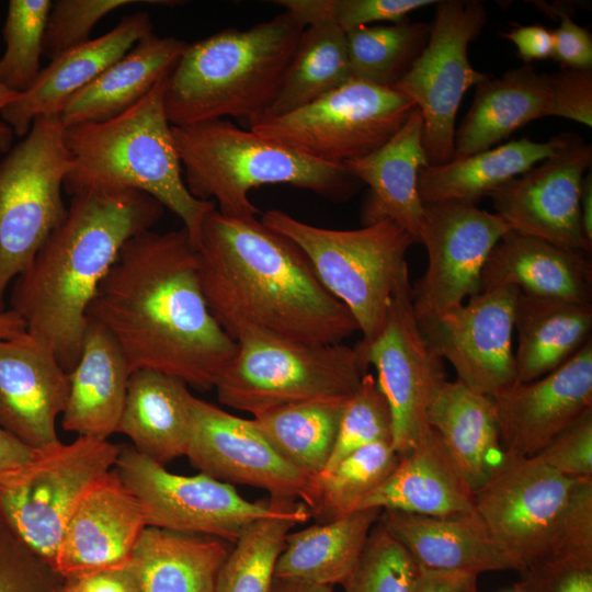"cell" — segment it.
I'll list each match as a JSON object with an SVG mask.
<instances>
[{"label":"cell","mask_w":592,"mask_h":592,"mask_svg":"<svg viewBox=\"0 0 592 592\" xmlns=\"http://www.w3.org/2000/svg\"><path fill=\"white\" fill-rule=\"evenodd\" d=\"M88 317L114 338L130 373L152 369L201 390L214 389L237 349L208 308L198 251L184 228L130 238Z\"/></svg>","instance_id":"obj_1"},{"label":"cell","mask_w":592,"mask_h":592,"mask_svg":"<svg viewBox=\"0 0 592 592\" xmlns=\"http://www.w3.org/2000/svg\"><path fill=\"white\" fill-rule=\"evenodd\" d=\"M235 341L214 389L221 405L253 417L300 402L348 401L366 373L356 349L343 343L307 344L255 328Z\"/></svg>","instance_id":"obj_7"},{"label":"cell","mask_w":592,"mask_h":592,"mask_svg":"<svg viewBox=\"0 0 592 592\" xmlns=\"http://www.w3.org/2000/svg\"><path fill=\"white\" fill-rule=\"evenodd\" d=\"M363 364L373 365L391 413L392 446L410 452L430 428L426 410L447 380L444 360L425 341L414 314L408 270L392 293L385 325L368 344L355 346Z\"/></svg>","instance_id":"obj_15"},{"label":"cell","mask_w":592,"mask_h":592,"mask_svg":"<svg viewBox=\"0 0 592 592\" xmlns=\"http://www.w3.org/2000/svg\"><path fill=\"white\" fill-rule=\"evenodd\" d=\"M68 374L62 429L96 439L117 433L132 373L114 338L89 317L79 358Z\"/></svg>","instance_id":"obj_28"},{"label":"cell","mask_w":592,"mask_h":592,"mask_svg":"<svg viewBox=\"0 0 592 592\" xmlns=\"http://www.w3.org/2000/svg\"><path fill=\"white\" fill-rule=\"evenodd\" d=\"M511 228L496 213L458 201L424 204L419 242L428 265L411 285L418 321L439 317L481 292L486 261Z\"/></svg>","instance_id":"obj_16"},{"label":"cell","mask_w":592,"mask_h":592,"mask_svg":"<svg viewBox=\"0 0 592 592\" xmlns=\"http://www.w3.org/2000/svg\"><path fill=\"white\" fill-rule=\"evenodd\" d=\"M16 94L0 84V153L4 155L11 149L15 135L12 128L1 118V111Z\"/></svg>","instance_id":"obj_59"},{"label":"cell","mask_w":592,"mask_h":592,"mask_svg":"<svg viewBox=\"0 0 592 592\" xmlns=\"http://www.w3.org/2000/svg\"><path fill=\"white\" fill-rule=\"evenodd\" d=\"M229 550L216 537L147 526L129 568L140 592H215Z\"/></svg>","instance_id":"obj_35"},{"label":"cell","mask_w":592,"mask_h":592,"mask_svg":"<svg viewBox=\"0 0 592 592\" xmlns=\"http://www.w3.org/2000/svg\"><path fill=\"white\" fill-rule=\"evenodd\" d=\"M270 592H333V587L274 578Z\"/></svg>","instance_id":"obj_58"},{"label":"cell","mask_w":592,"mask_h":592,"mask_svg":"<svg viewBox=\"0 0 592 592\" xmlns=\"http://www.w3.org/2000/svg\"><path fill=\"white\" fill-rule=\"evenodd\" d=\"M69 394V374L53 349L24 331L0 340V426L34 449L59 442L56 419Z\"/></svg>","instance_id":"obj_22"},{"label":"cell","mask_w":592,"mask_h":592,"mask_svg":"<svg viewBox=\"0 0 592 592\" xmlns=\"http://www.w3.org/2000/svg\"><path fill=\"white\" fill-rule=\"evenodd\" d=\"M382 441L392 443L391 413L376 377L365 373L343 408L335 443L322 473L331 470L352 452Z\"/></svg>","instance_id":"obj_44"},{"label":"cell","mask_w":592,"mask_h":592,"mask_svg":"<svg viewBox=\"0 0 592 592\" xmlns=\"http://www.w3.org/2000/svg\"><path fill=\"white\" fill-rule=\"evenodd\" d=\"M50 0H10L2 27L5 50L0 57V84L21 93L36 80Z\"/></svg>","instance_id":"obj_42"},{"label":"cell","mask_w":592,"mask_h":592,"mask_svg":"<svg viewBox=\"0 0 592 592\" xmlns=\"http://www.w3.org/2000/svg\"><path fill=\"white\" fill-rule=\"evenodd\" d=\"M505 592H524L522 591L520 588H517L516 585H514V588L510 591H505Z\"/></svg>","instance_id":"obj_61"},{"label":"cell","mask_w":592,"mask_h":592,"mask_svg":"<svg viewBox=\"0 0 592 592\" xmlns=\"http://www.w3.org/2000/svg\"><path fill=\"white\" fill-rule=\"evenodd\" d=\"M412 592H478L477 574L420 568Z\"/></svg>","instance_id":"obj_55"},{"label":"cell","mask_w":592,"mask_h":592,"mask_svg":"<svg viewBox=\"0 0 592 592\" xmlns=\"http://www.w3.org/2000/svg\"><path fill=\"white\" fill-rule=\"evenodd\" d=\"M592 147L578 135L561 134L554 152L489 196L512 230L554 244L591 251L581 220L580 194Z\"/></svg>","instance_id":"obj_17"},{"label":"cell","mask_w":592,"mask_h":592,"mask_svg":"<svg viewBox=\"0 0 592 592\" xmlns=\"http://www.w3.org/2000/svg\"><path fill=\"white\" fill-rule=\"evenodd\" d=\"M135 3L174 5L163 0H57L52 2L43 42V55L49 59L90 39L95 24L110 12Z\"/></svg>","instance_id":"obj_45"},{"label":"cell","mask_w":592,"mask_h":592,"mask_svg":"<svg viewBox=\"0 0 592 592\" xmlns=\"http://www.w3.org/2000/svg\"><path fill=\"white\" fill-rule=\"evenodd\" d=\"M431 23L361 26L346 33L352 79L391 88L425 47Z\"/></svg>","instance_id":"obj_41"},{"label":"cell","mask_w":592,"mask_h":592,"mask_svg":"<svg viewBox=\"0 0 592 592\" xmlns=\"http://www.w3.org/2000/svg\"><path fill=\"white\" fill-rule=\"evenodd\" d=\"M119 452L107 439L88 436L37 449L0 483V517L53 567L69 519L92 485L114 468Z\"/></svg>","instance_id":"obj_11"},{"label":"cell","mask_w":592,"mask_h":592,"mask_svg":"<svg viewBox=\"0 0 592 592\" xmlns=\"http://www.w3.org/2000/svg\"><path fill=\"white\" fill-rule=\"evenodd\" d=\"M554 73L524 65L488 78L476 86L474 101L455 133L453 159L494 147L528 122L554 116Z\"/></svg>","instance_id":"obj_29"},{"label":"cell","mask_w":592,"mask_h":592,"mask_svg":"<svg viewBox=\"0 0 592 592\" xmlns=\"http://www.w3.org/2000/svg\"><path fill=\"white\" fill-rule=\"evenodd\" d=\"M486 19L480 1H439L425 47L391 87L421 112L428 164L453 159L455 121L463 96L489 78L468 59V45L479 35Z\"/></svg>","instance_id":"obj_12"},{"label":"cell","mask_w":592,"mask_h":592,"mask_svg":"<svg viewBox=\"0 0 592 592\" xmlns=\"http://www.w3.org/2000/svg\"><path fill=\"white\" fill-rule=\"evenodd\" d=\"M190 193L232 217H257L249 192L287 184L332 201L350 198L361 183L343 164L322 162L226 118L172 126Z\"/></svg>","instance_id":"obj_6"},{"label":"cell","mask_w":592,"mask_h":592,"mask_svg":"<svg viewBox=\"0 0 592 592\" xmlns=\"http://www.w3.org/2000/svg\"><path fill=\"white\" fill-rule=\"evenodd\" d=\"M64 579L0 517V592H56Z\"/></svg>","instance_id":"obj_46"},{"label":"cell","mask_w":592,"mask_h":592,"mask_svg":"<svg viewBox=\"0 0 592 592\" xmlns=\"http://www.w3.org/2000/svg\"><path fill=\"white\" fill-rule=\"evenodd\" d=\"M521 573L515 585L524 592H592V556H554Z\"/></svg>","instance_id":"obj_47"},{"label":"cell","mask_w":592,"mask_h":592,"mask_svg":"<svg viewBox=\"0 0 592 592\" xmlns=\"http://www.w3.org/2000/svg\"><path fill=\"white\" fill-rule=\"evenodd\" d=\"M168 78V77H167ZM167 78L123 113L65 127L70 196L94 190H136L156 198L182 221L196 246L206 216L216 209L187 190L164 107Z\"/></svg>","instance_id":"obj_5"},{"label":"cell","mask_w":592,"mask_h":592,"mask_svg":"<svg viewBox=\"0 0 592 592\" xmlns=\"http://www.w3.org/2000/svg\"><path fill=\"white\" fill-rule=\"evenodd\" d=\"M382 510L362 509L289 533L274 578L330 585L343 584L378 522Z\"/></svg>","instance_id":"obj_37"},{"label":"cell","mask_w":592,"mask_h":592,"mask_svg":"<svg viewBox=\"0 0 592 592\" xmlns=\"http://www.w3.org/2000/svg\"><path fill=\"white\" fill-rule=\"evenodd\" d=\"M164 207L136 190L71 196L64 221L15 280L11 309L47 343L69 373L76 365L96 291L123 246L150 230Z\"/></svg>","instance_id":"obj_3"},{"label":"cell","mask_w":592,"mask_h":592,"mask_svg":"<svg viewBox=\"0 0 592 592\" xmlns=\"http://www.w3.org/2000/svg\"><path fill=\"white\" fill-rule=\"evenodd\" d=\"M519 292L513 286L480 292L439 317L418 321L432 350L477 392L492 397L515 382L512 334Z\"/></svg>","instance_id":"obj_19"},{"label":"cell","mask_w":592,"mask_h":592,"mask_svg":"<svg viewBox=\"0 0 592 592\" xmlns=\"http://www.w3.org/2000/svg\"><path fill=\"white\" fill-rule=\"evenodd\" d=\"M346 402L320 400L287 405L258 414L253 420L285 459L316 477L332 453Z\"/></svg>","instance_id":"obj_38"},{"label":"cell","mask_w":592,"mask_h":592,"mask_svg":"<svg viewBox=\"0 0 592 592\" xmlns=\"http://www.w3.org/2000/svg\"><path fill=\"white\" fill-rule=\"evenodd\" d=\"M26 331L24 320L13 310L0 311V340L15 337Z\"/></svg>","instance_id":"obj_60"},{"label":"cell","mask_w":592,"mask_h":592,"mask_svg":"<svg viewBox=\"0 0 592 592\" xmlns=\"http://www.w3.org/2000/svg\"><path fill=\"white\" fill-rule=\"evenodd\" d=\"M194 397L182 379L152 369L130 374L117 433L133 447L166 465L185 456L192 431Z\"/></svg>","instance_id":"obj_30"},{"label":"cell","mask_w":592,"mask_h":592,"mask_svg":"<svg viewBox=\"0 0 592 592\" xmlns=\"http://www.w3.org/2000/svg\"><path fill=\"white\" fill-rule=\"evenodd\" d=\"M30 447L0 426V483L20 471L35 456Z\"/></svg>","instance_id":"obj_56"},{"label":"cell","mask_w":592,"mask_h":592,"mask_svg":"<svg viewBox=\"0 0 592 592\" xmlns=\"http://www.w3.org/2000/svg\"><path fill=\"white\" fill-rule=\"evenodd\" d=\"M274 3L303 25L269 116L292 112L352 79L346 33L332 15V0H278Z\"/></svg>","instance_id":"obj_27"},{"label":"cell","mask_w":592,"mask_h":592,"mask_svg":"<svg viewBox=\"0 0 592 592\" xmlns=\"http://www.w3.org/2000/svg\"><path fill=\"white\" fill-rule=\"evenodd\" d=\"M501 35L514 44L519 56L525 62L553 57V34L551 31L544 26H517L509 32L501 33Z\"/></svg>","instance_id":"obj_54"},{"label":"cell","mask_w":592,"mask_h":592,"mask_svg":"<svg viewBox=\"0 0 592 592\" xmlns=\"http://www.w3.org/2000/svg\"><path fill=\"white\" fill-rule=\"evenodd\" d=\"M187 43L153 32L77 92L60 113L65 127L110 119L140 101L167 78Z\"/></svg>","instance_id":"obj_33"},{"label":"cell","mask_w":592,"mask_h":592,"mask_svg":"<svg viewBox=\"0 0 592 592\" xmlns=\"http://www.w3.org/2000/svg\"><path fill=\"white\" fill-rule=\"evenodd\" d=\"M420 567L378 521L343 582L344 592H412Z\"/></svg>","instance_id":"obj_43"},{"label":"cell","mask_w":592,"mask_h":592,"mask_svg":"<svg viewBox=\"0 0 592 592\" xmlns=\"http://www.w3.org/2000/svg\"><path fill=\"white\" fill-rule=\"evenodd\" d=\"M591 261L585 252L509 230L490 252L481 292L513 286L521 293L591 304Z\"/></svg>","instance_id":"obj_25"},{"label":"cell","mask_w":592,"mask_h":592,"mask_svg":"<svg viewBox=\"0 0 592 592\" xmlns=\"http://www.w3.org/2000/svg\"><path fill=\"white\" fill-rule=\"evenodd\" d=\"M561 555L592 556V479L573 480L555 556Z\"/></svg>","instance_id":"obj_49"},{"label":"cell","mask_w":592,"mask_h":592,"mask_svg":"<svg viewBox=\"0 0 592 592\" xmlns=\"http://www.w3.org/2000/svg\"><path fill=\"white\" fill-rule=\"evenodd\" d=\"M415 107L392 88L351 79L292 112L263 117L249 127L309 158L343 164L383 146Z\"/></svg>","instance_id":"obj_10"},{"label":"cell","mask_w":592,"mask_h":592,"mask_svg":"<svg viewBox=\"0 0 592 592\" xmlns=\"http://www.w3.org/2000/svg\"><path fill=\"white\" fill-rule=\"evenodd\" d=\"M513 329L515 382L537 379L563 364L591 340L592 305L519 292Z\"/></svg>","instance_id":"obj_34"},{"label":"cell","mask_w":592,"mask_h":592,"mask_svg":"<svg viewBox=\"0 0 592 592\" xmlns=\"http://www.w3.org/2000/svg\"><path fill=\"white\" fill-rule=\"evenodd\" d=\"M185 456L200 473L223 482L257 487L271 498L299 499L308 510L312 503L314 477L285 459L253 419L196 397Z\"/></svg>","instance_id":"obj_18"},{"label":"cell","mask_w":592,"mask_h":592,"mask_svg":"<svg viewBox=\"0 0 592 592\" xmlns=\"http://www.w3.org/2000/svg\"><path fill=\"white\" fill-rule=\"evenodd\" d=\"M582 228L587 240L592 244V177H583L580 194Z\"/></svg>","instance_id":"obj_57"},{"label":"cell","mask_w":592,"mask_h":592,"mask_svg":"<svg viewBox=\"0 0 592 592\" xmlns=\"http://www.w3.org/2000/svg\"><path fill=\"white\" fill-rule=\"evenodd\" d=\"M554 116L592 126V69L562 68L554 73Z\"/></svg>","instance_id":"obj_51"},{"label":"cell","mask_w":592,"mask_h":592,"mask_svg":"<svg viewBox=\"0 0 592 592\" xmlns=\"http://www.w3.org/2000/svg\"><path fill=\"white\" fill-rule=\"evenodd\" d=\"M304 25L289 12L249 29H225L186 45L166 82L172 126L266 116Z\"/></svg>","instance_id":"obj_4"},{"label":"cell","mask_w":592,"mask_h":592,"mask_svg":"<svg viewBox=\"0 0 592 592\" xmlns=\"http://www.w3.org/2000/svg\"><path fill=\"white\" fill-rule=\"evenodd\" d=\"M560 22L551 31L554 39L553 58L558 60L562 68L592 69V35L577 24L570 15L557 11Z\"/></svg>","instance_id":"obj_52"},{"label":"cell","mask_w":592,"mask_h":592,"mask_svg":"<svg viewBox=\"0 0 592 592\" xmlns=\"http://www.w3.org/2000/svg\"><path fill=\"white\" fill-rule=\"evenodd\" d=\"M535 457L565 477L592 479V409L559 433Z\"/></svg>","instance_id":"obj_48"},{"label":"cell","mask_w":592,"mask_h":592,"mask_svg":"<svg viewBox=\"0 0 592 592\" xmlns=\"http://www.w3.org/2000/svg\"><path fill=\"white\" fill-rule=\"evenodd\" d=\"M310 517L303 502L288 500L247 525L219 570L215 592H270L287 535Z\"/></svg>","instance_id":"obj_39"},{"label":"cell","mask_w":592,"mask_h":592,"mask_svg":"<svg viewBox=\"0 0 592 592\" xmlns=\"http://www.w3.org/2000/svg\"><path fill=\"white\" fill-rule=\"evenodd\" d=\"M436 0H332V15L345 32L374 22H407L408 15Z\"/></svg>","instance_id":"obj_50"},{"label":"cell","mask_w":592,"mask_h":592,"mask_svg":"<svg viewBox=\"0 0 592 592\" xmlns=\"http://www.w3.org/2000/svg\"><path fill=\"white\" fill-rule=\"evenodd\" d=\"M56 592H140V590L128 566L64 580Z\"/></svg>","instance_id":"obj_53"},{"label":"cell","mask_w":592,"mask_h":592,"mask_svg":"<svg viewBox=\"0 0 592 592\" xmlns=\"http://www.w3.org/2000/svg\"><path fill=\"white\" fill-rule=\"evenodd\" d=\"M152 32L143 11L125 15L105 34L72 47L42 68L36 80L1 111V118L24 137L41 116L60 115L68 101Z\"/></svg>","instance_id":"obj_23"},{"label":"cell","mask_w":592,"mask_h":592,"mask_svg":"<svg viewBox=\"0 0 592 592\" xmlns=\"http://www.w3.org/2000/svg\"><path fill=\"white\" fill-rule=\"evenodd\" d=\"M60 115L37 117L0 161V311L9 284L64 221L70 167Z\"/></svg>","instance_id":"obj_9"},{"label":"cell","mask_w":592,"mask_h":592,"mask_svg":"<svg viewBox=\"0 0 592 592\" xmlns=\"http://www.w3.org/2000/svg\"><path fill=\"white\" fill-rule=\"evenodd\" d=\"M261 221L291 239L304 252L323 287L355 319L368 344L382 331L392 293L408 270L411 236L389 219L358 229L337 230L304 223L280 209Z\"/></svg>","instance_id":"obj_8"},{"label":"cell","mask_w":592,"mask_h":592,"mask_svg":"<svg viewBox=\"0 0 592 592\" xmlns=\"http://www.w3.org/2000/svg\"><path fill=\"white\" fill-rule=\"evenodd\" d=\"M114 470L138 500L146 525L235 543L251 522L277 511L285 499L251 502L232 485L205 474L183 476L121 446Z\"/></svg>","instance_id":"obj_14"},{"label":"cell","mask_w":592,"mask_h":592,"mask_svg":"<svg viewBox=\"0 0 592 592\" xmlns=\"http://www.w3.org/2000/svg\"><path fill=\"white\" fill-rule=\"evenodd\" d=\"M146 527L138 500L113 468L79 502L53 567L64 580L128 567Z\"/></svg>","instance_id":"obj_21"},{"label":"cell","mask_w":592,"mask_h":592,"mask_svg":"<svg viewBox=\"0 0 592 592\" xmlns=\"http://www.w3.org/2000/svg\"><path fill=\"white\" fill-rule=\"evenodd\" d=\"M559 143L560 135L545 143L523 137L446 163L425 164L418 175L420 198L423 204L458 201L476 205L550 156Z\"/></svg>","instance_id":"obj_36"},{"label":"cell","mask_w":592,"mask_h":592,"mask_svg":"<svg viewBox=\"0 0 592 592\" xmlns=\"http://www.w3.org/2000/svg\"><path fill=\"white\" fill-rule=\"evenodd\" d=\"M425 164L423 119L418 107L383 146L343 163L355 179L369 187L362 213L363 226L389 219L419 242L424 204L418 192V175Z\"/></svg>","instance_id":"obj_24"},{"label":"cell","mask_w":592,"mask_h":592,"mask_svg":"<svg viewBox=\"0 0 592 592\" xmlns=\"http://www.w3.org/2000/svg\"><path fill=\"white\" fill-rule=\"evenodd\" d=\"M474 496L475 491L430 426L417 445L400 456L390 476L362 500L357 510L452 517L474 512Z\"/></svg>","instance_id":"obj_26"},{"label":"cell","mask_w":592,"mask_h":592,"mask_svg":"<svg viewBox=\"0 0 592 592\" xmlns=\"http://www.w3.org/2000/svg\"><path fill=\"white\" fill-rule=\"evenodd\" d=\"M426 421L474 491L506 459L492 397L458 379L440 387L426 410Z\"/></svg>","instance_id":"obj_31"},{"label":"cell","mask_w":592,"mask_h":592,"mask_svg":"<svg viewBox=\"0 0 592 592\" xmlns=\"http://www.w3.org/2000/svg\"><path fill=\"white\" fill-rule=\"evenodd\" d=\"M400 456L388 441L365 445L314 477L311 517L326 523L357 510L394 471Z\"/></svg>","instance_id":"obj_40"},{"label":"cell","mask_w":592,"mask_h":592,"mask_svg":"<svg viewBox=\"0 0 592 592\" xmlns=\"http://www.w3.org/2000/svg\"><path fill=\"white\" fill-rule=\"evenodd\" d=\"M573 480L535 456L506 457L475 491V512L509 570L555 556Z\"/></svg>","instance_id":"obj_13"},{"label":"cell","mask_w":592,"mask_h":592,"mask_svg":"<svg viewBox=\"0 0 592 592\" xmlns=\"http://www.w3.org/2000/svg\"><path fill=\"white\" fill-rule=\"evenodd\" d=\"M506 457H533L592 409V341L563 364L492 396Z\"/></svg>","instance_id":"obj_20"},{"label":"cell","mask_w":592,"mask_h":592,"mask_svg":"<svg viewBox=\"0 0 592 592\" xmlns=\"http://www.w3.org/2000/svg\"><path fill=\"white\" fill-rule=\"evenodd\" d=\"M196 248L208 308L234 340L255 328L301 343L338 344L358 330L298 246L257 217L214 209Z\"/></svg>","instance_id":"obj_2"},{"label":"cell","mask_w":592,"mask_h":592,"mask_svg":"<svg viewBox=\"0 0 592 592\" xmlns=\"http://www.w3.org/2000/svg\"><path fill=\"white\" fill-rule=\"evenodd\" d=\"M378 521L420 568L477 576L509 570L475 511L458 516L436 517L385 510Z\"/></svg>","instance_id":"obj_32"}]
</instances>
